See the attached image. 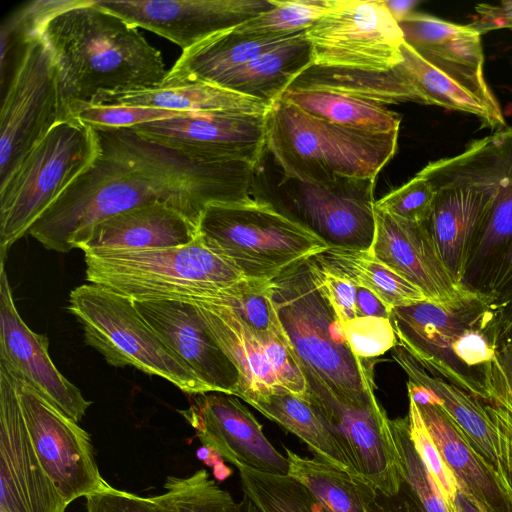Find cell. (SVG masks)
<instances>
[{
  "label": "cell",
  "instance_id": "cell-16",
  "mask_svg": "<svg viewBox=\"0 0 512 512\" xmlns=\"http://www.w3.org/2000/svg\"><path fill=\"white\" fill-rule=\"evenodd\" d=\"M392 357L408 381L444 409L512 498V413L429 373L399 345L392 349Z\"/></svg>",
  "mask_w": 512,
  "mask_h": 512
},
{
  "label": "cell",
  "instance_id": "cell-28",
  "mask_svg": "<svg viewBox=\"0 0 512 512\" xmlns=\"http://www.w3.org/2000/svg\"><path fill=\"white\" fill-rule=\"evenodd\" d=\"M434 190V201L423 224L461 287L470 250L487 221L490 204L482 193L469 187L442 186Z\"/></svg>",
  "mask_w": 512,
  "mask_h": 512
},
{
  "label": "cell",
  "instance_id": "cell-31",
  "mask_svg": "<svg viewBox=\"0 0 512 512\" xmlns=\"http://www.w3.org/2000/svg\"><path fill=\"white\" fill-rule=\"evenodd\" d=\"M313 65L305 31L221 78L216 86L273 105Z\"/></svg>",
  "mask_w": 512,
  "mask_h": 512
},
{
  "label": "cell",
  "instance_id": "cell-21",
  "mask_svg": "<svg viewBox=\"0 0 512 512\" xmlns=\"http://www.w3.org/2000/svg\"><path fill=\"white\" fill-rule=\"evenodd\" d=\"M0 266V363L78 423L91 402L56 368L47 336L35 333L22 320L3 261Z\"/></svg>",
  "mask_w": 512,
  "mask_h": 512
},
{
  "label": "cell",
  "instance_id": "cell-20",
  "mask_svg": "<svg viewBox=\"0 0 512 512\" xmlns=\"http://www.w3.org/2000/svg\"><path fill=\"white\" fill-rule=\"evenodd\" d=\"M179 413L203 446L234 466L276 475L289 474V462L266 438L262 425L238 397L221 392L194 395Z\"/></svg>",
  "mask_w": 512,
  "mask_h": 512
},
{
  "label": "cell",
  "instance_id": "cell-27",
  "mask_svg": "<svg viewBox=\"0 0 512 512\" xmlns=\"http://www.w3.org/2000/svg\"><path fill=\"white\" fill-rule=\"evenodd\" d=\"M190 302L196 305L209 333L238 370L239 399L245 401L281 387L268 354L269 340L274 335L254 331L227 306L205 300Z\"/></svg>",
  "mask_w": 512,
  "mask_h": 512
},
{
  "label": "cell",
  "instance_id": "cell-12",
  "mask_svg": "<svg viewBox=\"0 0 512 512\" xmlns=\"http://www.w3.org/2000/svg\"><path fill=\"white\" fill-rule=\"evenodd\" d=\"M305 34L314 66L383 72L403 61V32L384 0H335Z\"/></svg>",
  "mask_w": 512,
  "mask_h": 512
},
{
  "label": "cell",
  "instance_id": "cell-23",
  "mask_svg": "<svg viewBox=\"0 0 512 512\" xmlns=\"http://www.w3.org/2000/svg\"><path fill=\"white\" fill-rule=\"evenodd\" d=\"M372 255L419 288L428 301L448 303L467 295L455 281L423 222H411L374 209Z\"/></svg>",
  "mask_w": 512,
  "mask_h": 512
},
{
  "label": "cell",
  "instance_id": "cell-5",
  "mask_svg": "<svg viewBox=\"0 0 512 512\" xmlns=\"http://www.w3.org/2000/svg\"><path fill=\"white\" fill-rule=\"evenodd\" d=\"M398 133L346 128L278 100L267 114L266 147L284 176L306 183L376 178L397 149Z\"/></svg>",
  "mask_w": 512,
  "mask_h": 512
},
{
  "label": "cell",
  "instance_id": "cell-19",
  "mask_svg": "<svg viewBox=\"0 0 512 512\" xmlns=\"http://www.w3.org/2000/svg\"><path fill=\"white\" fill-rule=\"evenodd\" d=\"M95 3L137 28L168 39L182 51L274 7L272 0H95Z\"/></svg>",
  "mask_w": 512,
  "mask_h": 512
},
{
  "label": "cell",
  "instance_id": "cell-55",
  "mask_svg": "<svg viewBox=\"0 0 512 512\" xmlns=\"http://www.w3.org/2000/svg\"><path fill=\"white\" fill-rule=\"evenodd\" d=\"M451 512H481L459 489L449 506Z\"/></svg>",
  "mask_w": 512,
  "mask_h": 512
},
{
  "label": "cell",
  "instance_id": "cell-45",
  "mask_svg": "<svg viewBox=\"0 0 512 512\" xmlns=\"http://www.w3.org/2000/svg\"><path fill=\"white\" fill-rule=\"evenodd\" d=\"M435 197L430 181L417 173L414 178L375 202L374 209L411 222H424Z\"/></svg>",
  "mask_w": 512,
  "mask_h": 512
},
{
  "label": "cell",
  "instance_id": "cell-40",
  "mask_svg": "<svg viewBox=\"0 0 512 512\" xmlns=\"http://www.w3.org/2000/svg\"><path fill=\"white\" fill-rule=\"evenodd\" d=\"M197 300L229 307L251 329L260 334H285L272 298L271 281L244 279Z\"/></svg>",
  "mask_w": 512,
  "mask_h": 512
},
{
  "label": "cell",
  "instance_id": "cell-34",
  "mask_svg": "<svg viewBox=\"0 0 512 512\" xmlns=\"http://www.w3.org/2000/svg\"><path fill=\"white\" fill-rule=\"evenodd\" d=\"M401 51L403 61L398 66L410 88L413 102L475 115L483 126L490 128H502L506 125L502 112L493 110L477 96L430 65L405 41Z\"/></svg>",
  "mask_w": 512,
  "mask_h": 512
},
{
  "label": "cell",
  "instance_id": "cell-8",
  "mask_svg": "<svg viewBox=\"0 0 512 512\" xmlns=\"http://www.w3.org/2000/svg\"><path fill=\"white\" fill-rule=\"evenodd\" d=\"M199 236L246 279L272 281L329 246L265 199L248 198L204 208Z\"/></svg>",
  "mask_w": 512,
  "mask_h": 512
},
{
  "label": "cell",
  "instance_id": "cell-14",
  "mask_svg": "<svg viewBox=\"0 0 512 512\" xmlns=\"http://www.w3.org/2000/svg\"><path fill=\"white\" fill-rule=\"evenodd\" d=\"M307 400L340 440L358 476L386 494L405 481L391 419L376 396L353 402L305 375Z\"/></svg>",
  "mask_w": 512,
  "mask_h": 512
},
{
  "label": "cell",
  "instance_id": "cell-33",
  "mask_svg": "<svg viewBox=\"0 0 512 512\" xmlns=\"http://www.w3.org/2000/svg\"><path fill=\"white\" fill-rule=\"evenodd\" d=\"M311 258L328 272L370 290L390 309L427 300L419 288L376 259L370 250L330 246Z\"/></svg>",
  "mask_w": 512,
  "mask_h": 512
},
{
  "label": "cell",
  "instance_id": "cell-7",
  "mask_svg": "<svg viewBox=\"0 0 512 512\" xmlns=\"http://www.w3.org/2000/svg\"><path fill=\"white\" fill-rule=\"evenodd\" d=\"M433 188L469 187L490 204L460 282L471 293H490L512 250V127L472 141L459 155L430 162L420 172Z\"/></svg>",
  "mask_w": 512,
  "mask_h": 512
},
{
  "label": "cell",
  "instance_id": "cell-18",
  "mask_svg": "<svg viewBox=\"0 0 512 512\" xmlns=\"http://www.w3.org/2000/svg\"><path fill=\"white\" fill-rule=\"evenodd\" d=\"M0 512H65L68 506L42 468L24 422L17 381L0 364Z\"/></svg>",
  "mask_w": 512,
  "mask_h": 512
},
{
  "label": "cell",
  "instance_id": "cell-36",
  "mask_svg": "<svg viewBox=\"0 0 512 512\" xmlns=\"http://www.w3.org/2000/svg\"><path fill=\"white\" fill-rule=\"evenodd\" d=\"M289 88L325 90L384 105L413 102L399 66L376 72L312 65Z\"/></svg>",
  "mask_w": 512,
  "mask_h": 512
},
{
  "label": "cell",
  "instance_id": "cell-11",
  "mask_svg": "<svg viewBox=\"0 0 512 512\" xmlns=\"http://www.w3.org/2000/svg\"><path fill=\"white\" fill-rule=\"evenodd\" d=\"M10 18L20 41L1 106L0 187L62 121L57 69L51 51L27 22L22 8Z\"/></svg>",
  "mask_w": 512,
  "mask_h": 512
},
{
  "label": "cell",
  "instance_id": "cell-2",
  "mask_svg": "<svg viewBox=\"0 0 512 512\" xmlns=\"http://www.w3.org/2000/svg\"><path fill=\"white\" fill-rule=\"evenodd\" d=\"M21 8L51 51L62 121L100 92L152 87L166 76L161 52L95 0H37Z\"/></svg>",
  "mask_w": 512,
  "mask_h": 512
},
{
  "label": "cell",
  "instance_id": "cell-43",
  "mask_svg": "<svg viewBox=\"0 0 512 512\" xmlns=\"http://www.w3.org/2000/svg\"><path fill=\"white\" fill-rule=\"evenodd\" d=\"M192 115L200 114L160 108L90 103L76 107L69 119L79 120L95 129H124L142 123Z\"/></svg>",
  "mask_w": 512,
  "mask_h": 512
},
{
  "label": "cell",
  "instance_id": "cell-42",
  "mask_svg": "<svg viewBox=\"0 0 512 512\" xmlns=\"http://www.w3.org/2000/svg\"><path fill=\"white\" fill-rule=\"evenodd\" d=\"M405 480L427 512H451L412 442L408 417L391 419Z\"/></svg>",
  "mask_w": 512,
  "mask_h": 512
},
{
  "label": "cell",
  "instance_id": "cell-39",
  "mask_svg": "<svg viewBox=\"0 0 512 512\" xmlns=\"http://www.w3.org/2000/svg\"><path fill=\"white\" fill-rule=\"evenodd\" d=\"M165 491L152 496L165 512H243L242 505L212 480L205 469L188 477L169 476Z\"/></svg>",
  "mask_w": 512,
  "mask_h": 512
},
{
  "label": "cell",
  "instance_id": "cell-22",
  "mask_svg": "<svg viewBox=\"0 0 512 512\" xmlns=\"http://www.w3.org/2000/svg\"><path fill=\"white\" fill-rule=\"evenodd\" d=\"M133 302L147 323L187 364L208 392L237 397L238 370L209 333L194 303L184 300Z\"/></svg>",
  "mask_w": 512,
  "mask_h": 512
},
{
  "label": "cell",
  "instance_id": "cell-56",
  "mask_svg": "<svg viewBox=\"0 0 512 512\" xmlns=\"http://www.w3.org/2000/svg\"><path fill=\"white\" fill-rule=\"evenodd\" d=\"M242 509L243 512H260L254 503L246 496H244Z\"/></svg>",
  "mask_w": 512,
  "mask_h": 512
},
{
  "label": "cell",
  "instance_id": "cell-3",
  "mask_svg": "<svg viewBox=\"0 0 512 512\" xmlns=\"http://www.w3.org/2000/svg\"><path fill=\"white\" fill-rule=\"evenodd\" d=\"M389 319L398 345L429 373L512 413L500 358L501 315L491 297L426 300L392 308Z\"/></svg>",
  "mask_w": 512,
  "mask_h": 512
},
{
  "label": "cell",
  "instance_id": "cell-54",
  "mask_svg": "<svg viewBox=\"0 0 512 512\" xmlns=\"http://www.w3.org/2000/svg\"><path fill=\"white\" fill-rule=\"evenodd\" d=\"M500 358L512 390V331L501 341Z\"/></svg>",
  "mask_w": 512,
  "mask_h": 512
},
{
  "label": "cell",
  "instance_id": "cell-47",
  "mask_svg": "<svg viewBox=\"0 0 512 512\" xmlns=\"http://www.w3.org/2000/svg\"><path fill=\"white\" fill-rule=\"evenodd\" d=\"M308 261L319 291L328 301L341 323L344 325L356 318V286L320 267L312 258Z\"/></svg>",
  "mask_w": 512,
  "mask_h": 512
},
{
  "label": "cell",
  "instance_id": "cell-24",
  "mask_svg": "<svg viewBox=\"0 0 512 512\" xmlns=\"http://www.w3.org/2000/svg\"><path fill=\"white\" fill-rule=\"evenodd\" d=\"M399 26L404 41L425 61L502 112L484 77L481 34L469 24L460 25L435 16L411 12Z\"/></svg>",
  "mask_w": 512,
  "mask_h": 512
},
{
  "label": "cell",
  "instance_id": "cell-49",
  "mask_svg": "<svg viewBox=\"0 0 512 512\" xmlns=\"http://www.w3.org/2000/svg\"><path fill=\"white\" fill-rule=\"evenodd\" d=\"M85 498L87 512H165L152 496L141 497L111 485Z\"/></svg>",
  "mask_w": 512,
  "mask_h": 512
},
{
  "label": "cell",
  "instance_id": "cell-25",
  "mask_svg": "<svg viewBox=\"0 0 512 512\" xmlns=\"http://www.w3.org/2000/svg\"><path fill=\"white\" fill-rule=\"evenodd\" d=\"M198 224L167 202L155 201L114 214L76 234L70 249L137 250L187 245Z\"/></svg>",
  "mask_w": 512,
  "mask_h": 512
},
{
  "label": "cell",
  "instance_id": "cell-51",
  "mask_svg": "<svg viewBox=\"0 0 512 512\" xmlns=\"http://www.w3.org/2000/svg\"><path fill=\"white\" fill-rule=\"evenodd\" d=\"M475 12L469 25L481 35L502 28L512 29V0L499 4H477Z\"/></svg>",
  "mask_w": 512,
  "mask_h": 512
},
{
  "label": "cell",
  "instance_id": "cell-1",
  "mask_svg": "<svg viewBox=\"0 0 512 512\" xmlns=\"http://www.w3.org/2000/svg\"><path fill=\"white\" fill-rule=\"evenodd\" d=\"M95 131L93 163L29 230L48 250L69 252L76 234L139 205L167 202L198 224L206 206L251 197L252 164L196 161L130 128Z\"/></svg>",
  "mask_w": 512,
  "mask_h": 512
},
{
  "label": "cell",
  "instance_id": "cell-30",
  "mask_svg": "<svg viewBox=\"0 0 512 512\" xmlns=\"http://www.w3.org/2000/svg\"><path fill=\"white\" fill-rule=\"evenodd\" d=\"M92 103L160 108L197 114L267 115L271 108V105L263 101L202 82L159 84L131 90L100 92Z\"/></svg>",
  "mask_w": 512,
  "mask_h": 512
},
{
  "label": "cell",
  "instance_id": "cell-29",
  "mask_svg": "<svg viewBox=\"0 0 512 512\" xmlns=\"http://www.w3.org/2000/svg\"><path fill=\"white\" fill-rule=\"evenodd\" d=\"M297 34H245L235 28L216 33L182 51L161 84L202 82L216 85L227 74Z\"/></svg>",
  "mask_w": 512,
  "mask_h": 512
},
{
  "label": "cell",
  "instance_id": "cell-32",
  "mask_svg": "<svg viewBox=\"0 0 512 512\" xmlns=\"http://www.w3.org/2000/svg\"><path fill=\"white\" fill-rule=\"evenodd\" d=\"M244 402L296 435L317 460L353 477L358 476L340 440L307 398L303 399L279 387L269 394L248 398Z\"/></svg>",
  "mask_w": 512,
  "mask_h": 512
},
{
  "label": "cell",
  "instance_id": "cell-9",
  "mask_svg": "<svg viewBox=\"0 0 512 512\" xmlns=\"http://www.w3.org/2000/svg\"><path fill=\"white\" fill-rule=\"evenodd\" d=\"M96 131L76 119L58 122L0 187V260L93 163Z\"/></svg>",
  "mask_w": 512,
  "mask_h": 512
},
{
  "label": "cell",
  "instance_id": "cell-46",
  "mask_svg": "<svg viewBox=\"0 0 512 512\" xmlns=\"http://www.w3.org/2000/svg\"><path fill=\"white\" fill-rule=\"evenodd\" d=\"M350 350L362 360L381 356L398 345L389 318L356 317L344 324Z\"/></svg>",
  "mask_w": 512,
  "mask_h": 512
},
{
  "label": "cell",
  "instance_id": "cell-35",
  "mask_svg": "<svg viewBox=\"0 0 512 512\" xmlns=\"http://www.w3.org/2000/svg\"><path fill=\"white\" fill-rule=\"evenodd\" d=\"M282 101L336 125L377 134L398 133L401 117L386 105L316 89L288 88Z\"/></svg>",
  "mask_w": 512,
  "mask_h": 512
},
{
  "label": "cell",
  "instance_id": "cell-4",
  "mask_svg": "<svg viewBox=\"0 0 512 512\" xmlns=\"http://www.w3.org/2000/svg\"><path fill=\"white\" fill-rule=\"evenodd\" d=\"M309 259L271 281L281 325L305 375L343 398L367 402L375 397L372 366L350 350L344 325L319 291Z\"/></svg>",
  "mask_w": 512,
  "mask_h": 512
},
{
  "label": "cell",
  "instance_id": "cell-44",
  "mask_svg": "<svg viewBox=\"0 0 512 512\" xmlns=\"http://www.w3.org/2000/svg\"><path fill=\"white\" fill-rule=\"evenodd\" d=\"M408 399L407 417L412 442L449 507L459 490V485L441 457L422 419L417 404L411 397H408Z\"/></svg>",
  "mask_w": 512,
  "mask_h": 512
},
{
  "label": "cell",
  "instance_id": "cell-15",
  "mask_svg": "<svg viewBox=\"0 0 512 512\" xmlns=\"http://www.w3.org/2000/svg\"><path fill=\"white\" fill-rule=\"evenodd\" d=\"M14 376L35 454L66 504L107 488L88 432L24 379Z\"/></svg>",
  "mask_w": 512,
  "mask_h": 512
},
{
  "label": "cell",
  "instance_id": "cell-52",
  "mask_svg": "<svg viewBox=\"0 0 512 512\" xmlns=\"http://www.w3.org/2000/svg\"><path fill=\"white\" fill-rule=\"evenodd\" d=\"M357 317L372 316L389 318L391 309L370 290L356 286Z\"/></svg>",
  "mask_w": 512,
  "mask_h": 512
},
{
  "label": "cell",
  "instance_id": "cell-26",
  "mask_svg": "<svg viewBox=\"0 0 512 512\" xmlns=\"http://www.w3.org/2000/svg\"><path fill=\"white\" fill-rule=\"evenodd\" d=\"M408 397L422 419L461 492L481 512H512V498L493 470L469 446L461 430L423 389L407 381Z\"/></svg>",
  "mask_w": 512,
  "mask_h": 512
},
{
  "label": "cell",
  "instance_id": "cell-17",
  "mask_svg": "<svg viewBox=\"0 0 512 512\" xmlns=\"http://www.w3.org/2000/svg\"><path fill=\"white\" fill-rule=\"evenodd\" d=\"M130 129L196 161L256 166L266 147L267 115L200 114L142 123Z\"/></svg>",
  "mask_w": 512,
  "mask_h": 512
},
{
  "label": "cell",
  "instance_id": "cell-37",
  "mask_svg": "<svg viewBox=\"0 0 512 512\" xmlns=\"http://www.w3.org/2000/svg\"><path fill=\"white\" fill-rule=\"evenodd\" d=\"M289 475L299 480L326 512H365L354 477L316 458L285 447Z\"/></svg>",
  "mask_w": 512,
  "mask_h": 512
},
{
  "label": "cell",
  "instance_id": "cell-48",
  "mask_svg": "<svg viewBox=\"0 0 512 512\" xmlns=\"http://www.w3.org/2000/svg\"><path fill=\"white\" fill-rule=\"evenodd\" d=\"M365 512H427L405 480L394 494H386L360 477H354Z\"/></svg>",
  "mask_w": 512,
  "mask_h": 512
},
{
  "label": "cell",
  "instance_id": "cell-6",
  "mask_svg": "<svg viewBox=\"0 0 512 512\" xmlns=\"http://www.w3.org/2000/svg\"><path fill=\"white\" fill-rule=\"evenodd\" d=\"M86 280L133 301L206 298L246 279L200 236L178 247L84 251Z\"/></svg>",
  "mask_w": 512,
  "mask_h": 512
},
{
  "label": "cell",
  "instance_id": "cell-38",
  "mask_svg": "<svg viewBox=\"0 0 512 512\" xmlns=\"http://www.w3.org/2000/svg\"><path fill=\"white\" fill-rule=\"evenodd\" d=\"M242 490L260 512H326L296 478L237 468Z\"/></svg>",
  "mask_w": 512,
  "mask_h": 512
},
{
  "label": "cell",
  "instance_id": "cell-13",
  "mask_svg": "<svg viewBox=\"0 0 512 512\" xmlns=\"http://www.w3.org/2000/svg\"><path fill=\"white\" fill-rule=\"evenodd\" d=\"M374 184V178L340 177L314 184L284 176L270 203L329 247L370 250L375 235Z\"/></svg>",
  "mask_w": 512,
  "mask_h": 512
},
{
  "label": "cell",
  "instance_id": "cell-53",
  "mask_svg": "<svg viewBox=\"0 0 512 512\" xmlns=\"http://www.w3.org/2000/svg\"><path fill=\"white\" fill-rule=\"evenodd\" d=\"M384 2L388 11L398 23L413 12L412 9L418 3L413 0H384Z\"/></svg>",
  "mask_w": 512,
  "mask_h": 512
},
{
  "label": "cell",
  "instance_id": "cell-41",
  "mask_svg": "<svg viewBox=\"0 0 512 512\" xmlns=\"http://www.w3.org/2000/svg\"><path fill=\"white\" fill-rule=\"evenodd\" d=\"M274 7L235 27L245 34L292 35L306 31L335 0H272Z\"/></svg>",
  "mask_w": 512,
  "mask_h": 512
},
{
  "label": "cell",
  "instance_id": "cell-10",
  "mask_svg": "<svg viewBox=\"0 0 512 512\" xmlns=\"http://www.w3.org/2000/svg\"><path fill=\"white\" fill-rule=\"evenodd\" d=\"M68 311L83 329L84 341L115 367L132 366L168 380L184 393H208L187 364L147 323L134 302L94 284L70 292Z\"/></svg>",
  "mask_w": 512,
  "mask_h": 512
},
{
  "label": "cell",
  "instance_id": "cell-50",
  "mask_svg": "<svg viewBox=\"0 0 512 512\" xmlns=\"http://www.w3.org/2000/svg\"><path fill=\"white\" fill-rule=\"evenodd\" d=\"M488 296L500 312L503 339L512 331V250Z\"/></svg>",
  "mask_w": 512,
  "mask_h": 512
}]
</instances>
